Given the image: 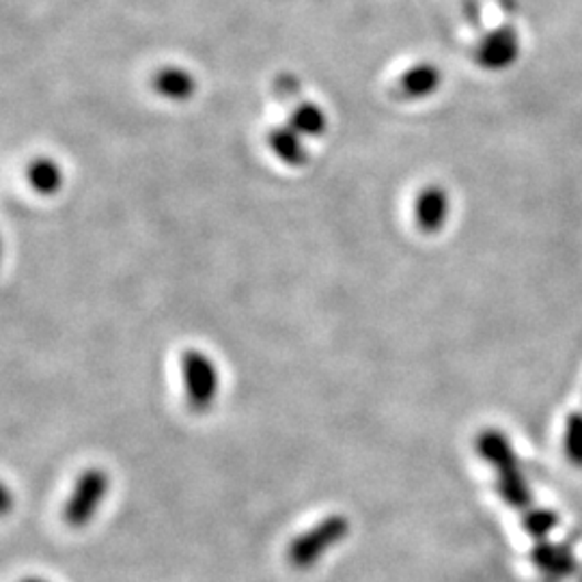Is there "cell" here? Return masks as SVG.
I'll use <instances>...</instances> for the list:
<instances>
[{"label":"cell","mask_w":582,"mask_h":582,"mask_svg":"<svg viewBox=\"0 0 582 582\" xmlns=\"http://www.w3.org/2000/svg\"><path fill=\"white\" fill-rule=\"evenodd\" d=\"M477 453L496 475V489L505 505L527 514L534 509V492L522 473L520 460L511 446V440L498 430H484L477 436Z\"/></svg>","instance_id":"6da1fadb"},{"label":"cell","mask_w":582,"mask_h":582,"mask_svg":"<svg viewBox=\"0 0 582 582\" xmlns=\"http://www.w3.org/2000/svg\"><path fill=\"white\" fill-rule=\"evenodd\" d=\"M349 534V520L341 514L328 516L309 531L298 535L288 548V561L293 570L306 572L315 568L335 546Z\"/></svg>","instance_id":"7a4b0ae2"},{"label":"cell","mask_w":582,"mask_h":582,"mask_svg":"<svg viewBox=\"0 0 582 582\" xmlns=\"http://www.w3.org/2000/svg\"><path fill=\"white\" fill-rule=\"evenodd\" d=\"M110 487V479L101 468H89L78 477L67 505H65V522L69 527H85L96 518L97 509Z\"/></svg>","instance_id":"3957f363"},{"label":"cell","mask_w":582,"mask_h":582,"mask_svg":"<svg viewBox=\"0 0 582 582\" xmlns=\"http://www.w3.org/2000/svg\"><path fill=\"white\" fill-rule=\"evenodd\" d=\"M531 561H534L535 570L541 574L543 582L568 581L579 570V561H576L572 541L535 543L534 550H531Z\"/></svg>","instance_id":"277c9868"},{"label":"cell","mask_w":582,"mask_h":582,"mask_svg":"<svg viewBox=\"0 0 582 582\" xmlns=\"http://www.w3.org/2000/svg\"><path fill=\"white\" fill-rule=\"evenodd\" d=\"M520 56V40L511 26H500L492 31L477 48V61L485 69H505Z\"/></svg>","instance_id":"5b68a950"},{"label":"cell","mask_w":582,"mask_h":582,"mask_svg":"<svg viewBox=\"0 0 582 582\" xmlns=\"http://www.w3.org/2000/svg\"><path fill=\"white\" fill-rule=\"evenodd\" d=\"M184 374H186L191 406L196 410H205L216 399V388H218L214 365L201 354H188L184 363Z\"/></svg>","instance_id":"8992f818"},{"label":"cell","mask_w":582,"mask_h":582,"mask_svg":"<svg viewBox=\"0 0 582 582\" xmlns=\"http://www.w3.org/2000/svg\"><path fill=\"white\" fill-rule=\"evenodd\" d=\"M449 218V194L440 186H428L414 201V223L423 234H438Z\"/></svg>","instance_id":"52a82bcc"},{"label":"cell","mask_w":582,"mask_h":582,"mask_svg":"<svg viewBox=\"0 0 582 582\" xmlns=\"http://www.w3.org/2000/svg\"><path fill=\"white\" fill-rule=\"evenodd\" d=\"M440 87V69L430 63L410 67L397 83V94L403 99H423L432 96Z\"/></svg>","instance_id":"ba28073f"},{"label":"cell","mask_w":582,"mask_h":582,"mask_svg":"<svg viewBox=\"0 0 582 582\" xmlns=\"http://www.w3.org/2000/svg\"><path fill=\"white\" fill-rule=\"evenodd\" d=\"M522 527L529 537H534L535 543H541L548 541V535L559 527V516L552 509L534 507L527 514H522Z\"/></svg>","instance_id":"9c48e42d"},{"label":"cell","mask_w":582,"mask_h":582,"mask_svg":"<svg viewBox=\"0 0 582 582\" xmlns=\"http://www.w3.org/2000/svg\"><path fill=\"white\" fill-rule=\"evenodd\" d=\"M565 455L572 466L582 468V412H572L565 423V436H563Z\"/></svg>","instance_id":"30bf717a"},{"label":"cell","mask_w":582,"mask_h":582,"mask_svg":"<svg viewBox=\"0 0 582 582\" xmlns=\"http://www.w3.org/2000/svg\"><path fill=\"white\" fill-rule=\"evenodd\" d=\"M293 126L302 134L320 137L324 132V128H326V119H324V112L317 106H302L293 115Z\"/></svg>","instance_id":"8fae6325"},{"label":"cell","mask_w":582,"mask_h":582,"mask_svg":"<svg viewBox=\"0 0 582 582\" xmlns=\"http://www.w3.org/2000/svg\"><path fill=\"white\" fill-rule=\"evenodd\" d=\"M277 151L288 160V162H302L304 160V151L300 146V139L290 132H281L277 134Z\"/></svg>","instance_id":"7c38bea8"},{"label":"cell","mask_w":582,"mask_h":582,"mask_svg":"<svg viewBox=\"0 0 582 582\" xmlns=\"http://www.w3.org/2000/svg\"><path fill=\"white\" fill-rule=\"evenodd\" d=\"M13 509V492L9 489V485L0 482V516H7Z\"/></svg>","instance_id":"4fadbf2b"},{"label":"cell","mask_w":582,"mask_h":582,"mask_svg":"<svg viewBox=\"0 0 582 582\" xmlns=\"http://www.w3.org/2000/svg\"><path fill=\"white\" fill-rule=\"evenodd\" d=\"M22 582H46V581H40V579H26V581Z\"/></svg>","instance_id":"5bb4252c"},{"label":"cell","mask_w":582,"mask_h":582,"mask_svg":"<svg viewBox=\"0 0 582 582\" xmlns=\"http://www.w3.org/2000/svg\"><path fill=\"white\" fill-rule=\"evenodd\" d=\"M579 582H582V570H581V579H579Z\"/></svg>","instance_id":"9a60e30c"}]
</instances>
